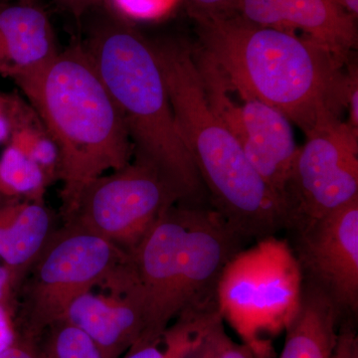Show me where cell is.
<instances>
[{"label":"cell","mask_w":358,"mask_h":358,"mask_svg":"<svg viewBox=\"0 0 358 358\" xmlns=\"http://www.w3.org/2000/svg\"><path fill=\"white\" fill-rule=\"evenodd\" d=\"M189 13L196 22L200 50L233 91L279 110L305 134L341 119L348 62L312 40L255 24L239 13Z\"/></svg>","instance_id":"1"},{"label":"cell","mask_w":358,"mask_h":358,"mask_svg":"<svg viewBox=\"0 0 358 358\" xmlns=\"http://www.w3.org/2000/svg\"><path fill=\"white\" fill-rule=\"evenodd\" d=\"M88 13L82 45L121 115L136 159L155 169L180 203L204 205L208 196L178 133L152 41L109 3L98 2Z\"/></svg>","instance_id":"2"},{"label":"cell","mask_w":358,"mask_h":358,"mask_svg":"<svg viewBox=\"0 0 358 358\" xmlns=\"http://www.w3.org/2000/svg\"><path fill=\"white\" fill-rule=\"evenodd\" d=\"M178 133L212 208L245 240L289 229L288 204L265 182L209 106L193 52L176 40L152 41Z\"/></svg>","instance_id":"3"},{"label":"cell","mask_w":358,"mask_h":358,"mask_svg":"<svg viewBox=\"0 0 358 358\" xmlns=\"http://www.w3.org/2000/svg\"><path fill=\"white\" fill-rule=\"evenodd\" d=\"M14 81L57 145L66 219L85 186L131 162L128 131L82 44Z\"/></svg>","instance_id":"4"},{"label":"cell","mask_w":358,"mask_h":358,"mask_svg":"<svg viewBox=\"0 0 358 358\" xmlns=\"http://www.w3.org/2000/svg\"><path fill=\"white\" fill-rule=\"evenodd\" d=\"M245 241L211 206L169 207L128 253L147 324L136 345L157 341L181 315L218 310L221 275Z\"/></svg>","instance_id":"5"},{"label":"cell","mask_w":358,"mask_h":358,"mask_svg":"<svg viewBox=\"0 0 358 358\" xmlns=\"http://www.w3.org/2000/svg\"><path fill=\"white\" fill-rule=\"evenodd\" d=\"M303 275L288 242L275 236L242 249L224 268L217 306L257 358H274L271 338L285 331L300 307Z\"/></svg>","instance_id":"6"},{"label":"cell","mask_w":358,"mask_h":358,"mask_svg":"<svg viewBox=\"0 0 358 358\" xmlns=\"http://www.w3.org/2000/svg\"><path fill=\"white\" fill-rule=\"evenodd\" d=\"M127 252L75 225L47 240L25 285L23 336L34 339L59 322L71 301L102 284L126 258Z\"/></svg>","instance_id":"7"},{"label":"cell","mask_w":358,"mask_h":358,"mask_svg":"<svg viewBox=\"0 0 358 358\" xmlns=\"http://www.w3.org/2000/svg\"><path fill=\"white\" fill-rule=\"evenodd\" d=\"M178 195L155 169L134 159L110 176L85 186L66 218L129 253L138 246L157 219L174 204Z\"/></svg>","instance_id":"8"},{"label":"cell","mask_w":358,"mask_h":358,"mask_svg":"<svg viewBox=\"0 0 358 358\" xmlns=\"http://www.w3.org/2000/svg\"><path fill=\"white\" fill-rule=\"evenodd\" d=\"M193 57L211 109L235 136L257 173L288 204L287 188L300 148L292 122L267 103L230 89L215 63L200 49L193 51Z\"/></svg>","instance_id":"9"},{"label":"cell","mask_w":358,"mask_h":358,"mask_svg":"<svg viewBox=\"0 0 358 358\" xmlns=\"http://www.w3.org/2000/svg\"><path fill=\"white\" fill-rule=\"evenodd\" d=\"M306 138L287 188L289 229L294 231L358 197V131L334 119Z\"/></svg>","instance_id":"10"},{"label":"cell","mask_w":358,"mask_h":358,"mask_svg":"<svg viewBox=\"0 0 358 358\" xmlns=\"http://www.w3.org/2000/svg\"><path fill=\"white\" fill-rule=\"evenodd\" d=\"M303 280L341 313L358 310V197L296 231Z\"/></svg>","instance_id":"11"},{"label":"cell","mask_w":358,"mask_h":358,"mask_svg":"<svg viewBox=\"0 0 358 358\" xmlns=\"http://www.w3.org/2000/svg\"><path fill=\"white\" fill-rule=\"evenodd\" d=\"M109 294L89 291L74 299L60 320L69 322L89 336L103 358H119L145 331L143 294L129 262L120 264L102 282Z\"/></svg>","instance_id":"12"},{"label":"cell","mask_w":358,"mask_h":358,"mask_svg":"<svg viewBox=\"0 0 358 358\" xmlns=\"http://www.w3.org/2000/svg\"><path fill=\"white\" fill-rule=\"evenodd\" d=\"M238 13L312 40L345 62L357 45V17L329 0H239Z\"/></svg>","instance_id":"13"},{"label":"cell","mask_w":358,"mask_h":358,"mask_svg":"<svg viewBox=\"0 0 358 358\" xmlns=\"http://www.w3.org/2000/svg\"><path fill=\"white\" fill-rule=\"evenodd\" d=\"M59 53L55 33L37 4L0 3V75L15 78L41 67Z\"/></svg>","instance_id":"14"},{"label":"cell","mask_w":358,"mask_h":358,"mask_svg":"<svg viewBox=\"0 0 358 358\" xmlns=\"http://www.w3.org/2000/svg\"><path fill=\"white\" fill-rule=\"evenodd\" d=\"M50 227V214L43 202L13 200L0 207V258L10 275L13 291L43 249Z\"/></svg>","instance_id":"15"},{"label":"cell","mask_w":358,"mask_h":358,"mask_svg":"<svg viewBox=\"0 0 358 358\" xmlns=\"http://www.w3.org/2000/svg\"><path fill=\"white\" fill-rule=\"evenodd\" d=\"M341 313L324 291L303 280L300 307L285 329L279 358H334Z\"/></svg>","instance_id":"16"},{"label":"cell","mask_w":358,"mask_h":358,"mask_svg":"<svg viewBox=\"0 0 358 358\" xmlns=\"http://www.w3.org/2000/svg\"><path fill=\"white\" fill-rule=\"evenodd\" d=\"M221 320L218 310L181 315L157 341L133 346L122 358H188Z\"/></svg>","instance_id":"17"},{"label":"cell","mask_w":358,"mask_h":358,"mask_svg":"<svg viewBox=\"0 0 358 358\" xmlns=\"http://www.w3.org/2000/svg\"><path fill=\"white\" fill-rule=\"evenodd\" d=\"M9 143L36 162L50 183L59 178L60 154L55 141L29 103L20 98Z\"/></svg>","instance_id":"18"},{"label":"cell","mask_w":358,"mask_h":358,"mask_svg":"<svg viewBox=\"0 0 358 358\" xmlns=\"http://www.w3.org/2000/svg\"><path fill=\"white\" fill-rule=\"evenodd\" d=\"M49 185L41 167L20 148L8 143L0 155V193L6 196L26 197L43 202Z\"/></svg>","instance_id":"19"},{"label":"cell","mask_w":358,"mask_h":358,"mask_svg":"<svg viewBox=\"0 0 358 358\" xmlns=\"http://www.w3.org/2000/svg\"><path fill=\"white\" fill-rule=\"evenodd\" d=\"M43 333V343L36 345L40 358H103L98 346L84 331L64 320L47 327Z\"/></svg>","instance_id":"20"},{"label":"cell","mask_w":358,"mask_h":358,"mask_svg":"<svg viewBox=\"0 0 358 358\" xmlns=\"http://www.w3.org/2000/svg\"><path fill=\"white\" fill-rule=\"evenodd\" d=\"M178 0H110V7L126 20H157L173 10Z\"/></svg>","instance_id":"21"},{"label":"cell","mask_w":358,"mask_h":358,"mask_svg":"<svg viewBox=\"0 0 358 358\" xmlns=\"http://www.w3.org/2000/svg\"><path fill=\"white\" fill-rule=\"evenodd\" d=\"M206 358H257L244 343H235L224 331L222 320L206 338Z\"/></svg>","instance_id":"22"},{"label":"cell","mask_w":358,"mask_h":358,"mask_svg":"<svg viewBox=\"0 0 358 358\" xmlns=\"http://www.w3.org/2000/svg\"><path fill=\"white\" fill-rule=\"evenodd\" d=\"M345 109L348 110V122L350 127L358 131V71L357 64H350L345 69Z\"/></svg>","instance_id":"23"},{"label":"cell","mask_w":358,"mask_h":358,"mask_svg":"<svg viewBox=\"0 0 358 358\" xmlns=\"http://www.w3.org/2000/svg\"><path fill=\"white\" fill-rule=\"evenodd\" d=\"M18 100L14 94H0V143L10 138Z\"/></svg>","instance_id":"24"},{"label":"cell","mask_w":358,"mask_h":358,"mask_svg":"<svg viewBox=\"0 0 358 358\" xmlns=\"http://www.w3.org/2000/svg\"><path fill=\"white\" fill-rule=\"evenodd\" d=\"M189 13L230 15L238 13L239 0H189Z\"/></svg>","instance_id":"25"},{"label":"cell","mask_w":358,"mask_h":358,"mask_svg":"<svg viewBox=\"0 0 358 358\" xmlns=\"http://www.w3.org/2000/svg\"><path fill=\"white\" fill-rule=\"evenodd\" d=\"M334 358H358V338L352 327L343 324L338 331Z\"/></svg>","instance_id":"26"},{"label":"cell","mask_w":358,"mask_h":358,"mask_svg":"<svg viewBox=\"0 0 358 358\" xmlns=\"http://www.w3.org/2000/svg\"><path fill=\"white\" fill-rule=\"evenodd\" d=\"M0 358H40L34 339L28 336H16L13 343L0 352Z\"/></svg>","instance_id":"27"},{"label":"cell","mask_w":358,"mask_h":358,"mask_svg":"<svg viewBox=\"0 0 358 358\" xmlns=\"http://www.w3.org/2000/svg\"><path fill=\"white\" fill-rule=\"evenodd\" d=\"M15 338L10 310L0 305V352L8 348Z\"/></svg>","instance_id":"28"},{"label":"cell","mask_w":358,"mask_h":358,"mask_svg":"<svg viewBox=\"0 0 358 358\" xmlns=\"http://www.w3.org/2000/svg\"><path fill=\"white\" fill-rule=\"evenodd\" d=\"M53 1L59 7L72 14L78 22H81L85 14L98 3L99 0H53Z\"/></svg>","instance_id":"29"},{"label":"cell","mask_w":358,"mask_h":358,"mask_svg":"<svg viewBox=\"0 0 358 358\" xmlns=\"http://www.w3.org/2000/svg\"><path fill=\"white\" fill-rule=\"evenodd\" d=\"M11 288L10 275L6 267H0V305L10 310V298L13 294Z\"/></svg>","instance_id":"30"},{"label":"cell","mask_w":358,"mask_h":358,"mask_svg":"<svg viewBox=\"0 0 358 358\" xmlns=\"http://www.w3.org/2000/svg\"><path fill=\"white\" fill-rule=\"evenodd\" d=\"M334 3L343 7L348 13H352L353 16L357 18L358 15V0H329Z\"/></svg>","instance_id":"31"},{"label":"cell","mask_w":358,"mask_h":358,"mask_svg":"<svg viewBox=\"0 0 358 358\" xmlns=\"http://www.w3.org/2000/svg\"><path fill=\"white\" fill-rule=\"evenodd\" d=\"M206 338H205L203 343L188 358H206Z\"/></svg>","instance_id":"32"},{"label":"cell","mask_w":358,"mask_h":358,"mask_svg":"<svg viewBox=\"0 0 358 358\" xmlns=\"http://www.w3.org/2000/svg\"><path fill=\"white\" fill-rule=\"evenodd\" d=\"M37 1H38V0H18V2L25 4H37Z\"/></svg>","instance_id":"33"},{"label":"cell","mask_w":358,"mask_h":358,"mask_svg":"<svg viewBox=\"0 0 358 358\" xmlns=\"http://www.w3.org/2000/svg\"><path fill=\"white\" fill-rule=\"evenodd\" d=\"M11 0H0V3H6V2H10Z\"/></svg>","instance_id":"34"}]
</instances>
